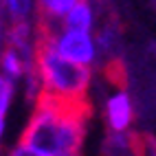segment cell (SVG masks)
Here are the masks:
<instances>
[{"mask_svg":"<svg viewBox=\"0 0 156 156\" xmlns=\"http://www.w3.org/2000/svg\"><path fill=\"white\" fill-rule=\"evenodd\" d=\"M86 123L88 103H70L40 95L20 143L46 156H81Z\"/></svg>","mask_w":156,"mask_h":156,"instance_id":"obj_1","label":"cell"},{"mask_svg":"<svg viewBox=\"0 0 156 156\" xmlns=\"http://www.w3.org/2000/svg\"><path fill=\"white\" fill-rule=\"evenodd\" d=\"M33 77L37 84V97H53L70 103H86L92 70L66 59L53 48L46 35L37 29L35 51H33Z\"/></svg>","mask_w":156,"mask_h":156,"instance_id":"obj_2","label":"cell"},{"mask_svg":"<svg viewBox=\"0 0 156 156\" xmlns=\"http://www.w3.org/2000/svg\"><path fill=\"white\" fill-rule=\"evenodd\" d=\"M46 40L59 55L66 59L75 62L81 66H92L97 59V40L92 35V31H77V29H66L62 24H42L37 27Z\"/></svg>","mask_w":156,"mask_h":156,"instance_id":"obj_3","label":"cell"},{"mask_svg":"<svg viewBox=\"0 0 156 156\" xmlns=\"http://www.w3.org/2000/svg\"><path fill=\"white\" fill-rule=\"evenodd\" d=\"M106 123L112 132L123 134L132 128L134 123V103L132 97L123 88L114 90L106 99Z\"/></svg>","mask_w":156,"mask_h":156,"instance_id":"obj_4","label":"cell"},{"mask_svg":"<svg viewBox=\"0 0 156 156\" xmlns=\"http://www.w3.org/2000/svg\"><path fill=\"white\" fill-rule=\"evenodd\" d=\"M59 24L66 27V29L92 31V27H95V9H92V5L88 2V0H79V2L62 18Z\"/></svg>","mask_w":156,"mask_h":156,"instance_id":"obj_5","label":"cell"},{"mask_svg":"<svg viewBox=\"0 0 156 156\" xmlns=\"http://www.w3.org/2000/svg\"><path fill=\"white\" fill-rule=\"evenodd\" d=\"M79 0H35L37 13L42 24H59L62 18H64L73 7H75Z\"/></svg>","mask_w":156,"mask_h":156,"instance_id":"obj_6","label":"cell"},{"mask_svg":"<svg viewBox=\"0 0 156 156\" xmlns=\"http://www.w3.org/2000/svg\"><path fill=\"white\" fill-rule=\"evenodd\" d=\"M31 64H33V59L27 57V55H22V53L16 51L13 46H9V48L5 51V55L0 57V70H2V75L9 77L11 81L24 77L27 73H29L27 68H29Z\"/></svg>","mask_w":156,"mask_h":156,"instance_id":"obj_7","label":"cell"},{"mask_svg":"<svg viewBox=\"0 0 156 156\" xmlns=\"http://www.w3.org/2000/svg\"><path fill=\"white\" fill-rule=\"evenodd\" d=\"M13 81L0 75V141H2V134H5V123H7V112L9 106H11V99H13Z\"/></svg>","mask_w":156,"mask_h":156,"instance_id":"obj_8","label":"cell"},{"mask_svg":"<svg viewBox=\"0 0 156 156\" xmlns=\"http://www.w3.org/2000/svg\"><path fill=\"white\" fill-rule=\"evenodd\" d=\"M5 7H7L9 16L13 18V22H18V20H29L31 11L37 9L35 0H5Z\"/></svg>","mask_w":156,"mask_h":156,"instance_id":"obj_9","label":"cell"},{"mask_svg":"<svg viewBox=\"0 0 156 156\" xmlns=\"http://www.w3.org/2000/svg\"><path fill=\"white\" fill-rule=\"evenodd\" d=\"M7 156H46V154L37 152V150H33V147H29V145H24V143H18Z\"/></svg>","mask_w":156,"mask_h":156,"instance_id":"obj_10","label":"cell"}]
</instances>
